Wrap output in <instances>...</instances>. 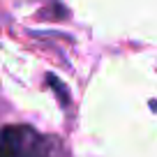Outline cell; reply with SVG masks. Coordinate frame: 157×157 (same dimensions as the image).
<instances>
[{"instance_id": "cell-1", "label": "cell", "mask_w": 157, "mask_h": 157, "mask_svg": "<svg viewBox=\"0 0 157 157\" xmlns=\"http://www.w3.org/2000/svg\"><path fill=\"white\" fill-rule=\"evenodd\" d=\"M49 139L30 125H7L0 129V157H49Z\"/></svg>"}]
</instances>
